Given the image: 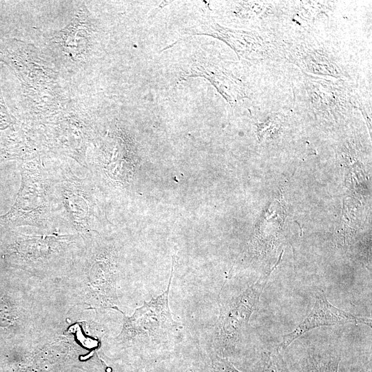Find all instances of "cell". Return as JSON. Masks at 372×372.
<instances>
[{
    "instance_id": "cell-1",
    "label": "cell",
    "mask_w": 372,
    "mask_h": 372,
    "mask_svg": "<svg viewBox=\"0 0 372 372\" xmlns=\"http://www.w3.org/2000/svg\"><path fill=\"white\" fill-rule=\"evenodd\" d=\"M173 269L166 290L151 300L145 301L133 315L123 314V325L116 340L137 342L146 346L164 344L180 329L181 323L174 320L169 304V294Z\"/></svg>"
},
{
    "instance_id": "cell-2",
    "label": "cell",
    "mask_w": 372,
    "mask_h": 372,
    "mask_svg": "<svg viewBox=\"0 0 372 372\" xmlns=\"http://www.w3.org/2000/svg\"><path fill=\"white\" fill-rule=\"evenodd\" d=\"M273 269L238 296L220 302L215 325L214 345L216 354L226 357L236 349L247 329L252 313Z\"/></svg>"
},
{
    "instance_id": "cell-3",
    "label": "cell",
    "mask_w": 372,
    "mask_h": 372,
    "mask_svg": "<svg viewBox=\"0 0 372 372\" xmlns=\"http://www.w3.org/2000/svg\"><path fill=\"white\" fill-rule=\"evenodd\" d=\"M348 323L362 324L371 327V320L357 316L333 305L322 291L316 292L313 307L308 316L291 332L284 335L276 349L285 351L295 340L307 332L322 327Z\"/></svg>"
},
{
    "instance_id": "cell-4",
    "label": "cell",
    "mask_w": 372,
    "mask_h": 372,
    "mask_svg": "<svg viewBox=\"0 0 372 372\" xmlns=\"http://www.w3.org/2000/svg\"><path fill=\"white\" fill-rule=\"evenodd\" d=\"M341 353L331 349H309L302 355V372H338Z\"/></svg>"
},
{
    "instance_id": "cell-5",
    "label": "cell",
    "mask_w": 372,
    "mask_h": 372,
    "mask_svg": "<svg viewBox=\"0 0 372 372\" xmlns=\"http://www.w3.org/2000/svg\"><path fill=\"white\" fill-rule=\"evenodd\" d=\"M282 353L276 348L262 352L249 372H290Z\"/></svg>"
},
{
    "instance_id": "cell-6",
    "label": "cell",
    "mask_w": 372,
    "mask_h": 372,
    "mask_svg": "<svg viewBox=\"0 0 372 372\" xmlns=\"http://www.w3.org/2000/svg\"><path fill=\"white\" fill-rule=\"evenodd\" d=\"M196 372H242L229 360L227 357L214 353L203 362V364Z\"/></svg>"
},
{
    "instance_id": "cell-7",
    "label": "cell",
    "mask_w": 372,
    "mask_h": 372,
    "mask_svg": "<svg viewBox=\"0 0 372 372\" xmlns=\"http://www.w3.org/2000/svg\"><path fill=\"white\" fill-rule=\"evenodd\" d=\"M350 372H371V360L367 361L361 366H353Z\"/></svg>"
},
{
    "instance_id": "cell-8",
    "label": "cell",
    "mask_w": 372,
    "mask_h": 372,
    "mask_svg": "<svg viewBox=\"0 0 372 372\" xmlns=\"http://www.w3.org/2000/svg\"><path fill=\"white\" fill-rule=\"evenodd\" d=\"M101 372H108L107 371V368L103 364L102 366V369H101Z\"/></svg>"
}]
</instances>
